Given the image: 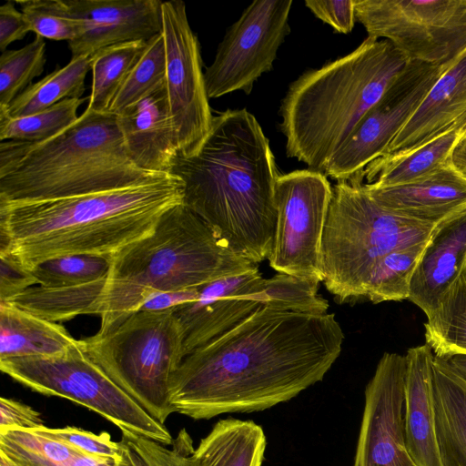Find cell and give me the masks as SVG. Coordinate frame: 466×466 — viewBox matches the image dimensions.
Listing matches in <instances>:
<instances>
[{"instance_id":"cell-39","label":"cell","mask_w":466,"mask_h":466,"mask_svg":"<svg viewBox=\"0 0 466 466\" xmlns=\"http://www.w3.org/2000/svg\"><path fill=\"white\" fill-rule=\"evenodd\" d=\"M32 431L42 436L63 442L88 455L116 460L122 451L121 442L112 441L110 434L106 431L95 434L72 426L56 429L44 427Z\"/></svg>"},{"instance_id":"cell-6","label":"cell","mask_w":466,"mask_h":466,"mask_svg":"<svg viewBox=\"0 0 466 466\" xmlns=\"http://www.w3.org/2000/svg\"><path fill=\"white\" fill-rule=\"evenodd\" d=\"M407 62L388 40L368 36L347 56L304 72L289 85L280 106L287 156L324 173Z\"/></svg>"},{"instance_id":"cell-33","label":"cell","mask_w":466,"mask_h":466,"mask_svg":"<svg viewBox=\"0 0 466 466\" xmlns=\"http://www.w3.org/2000/svg\"><path fill=\"white\" fill-rule=\"evenodd\" d=\"M319 281L277 273L265 279L256 299L269 308L309 315H325L329 302L319 293Z\"/></svg>"},{"instance_id":"cell-10","label":"cell","mask_w":466,"mask_h":466,"mask_svg":"<svg viewBox=\"0 0 466 466\" xmlns=\"http://www.w3.org/2000/svg\"><path fill=\"white\" fill-rule=\"evenodd\" d=\"M368 36L383 38L408 61L447 64L466 49V0H354Z\"/></svg>"},{"instance_id":"cell-20","label":"cell","mask_w":466,"mask_h":466,"mask_svg":"<svg viewBox=\"0 0 466 466\" xmlns=\"http://www.w3.org/2000/svg\"><path fill=\"white\" fill-rule=\"evenodd\" d=\"M364 187L383 208L420 221L439 224L466 210V178L451 163L408 184Z\"/></svg>"},{"instance_id":"cell-24","label":"cell","mask_w":466,"mask_h":466,"mask_svg":"<svg viewBox=\"0 0 466 466\" xmlns=\"http://www.w3.org/2000/svg\"><path fill=\"white\" fill-rule=\"evenodd\" d=\"M436 434L443 466H466V381L442 359L431 363Z\"/></svg>"},{"instance_id":"cell-7","label":"cell","mask_w":466,"mask_h":466,"mask_svg":"<svg viewBox=\"0 0 466 466\" xmlns=\"http://www.w3.org/2000/svg\"><path fill=\"white\" fill-rule=\"evenodd\" d=\"M437 225L383 208L361 179L338 181L321 241L322 282L339 303L364 299L379 262L394 250L427 242Z\"/></svg>"},{"instance_id":"cell-37","label":"cell","mask_w":466,"mask_h":466,"mask_svg":"<svg viewBox=\"0 0 466 466\" xmlns=\"http://www.w3.org/2000/svg\"><path fill=\"white\" fill-rule=\"evenodd\" d=\"M15 3L37 36L68 43L77 35L78 22L66 0H18Z\"/></svg>"},{"instance_id":"cell-15","label":"cell","mask_w":466,"mask_h":466,"mask_svg":"<svg viewBox=\"0 0 466 466\" xmlns=\"http://www.w3.org/2000/svg\"><path fill=\"white\" fill-rule=\"evenodd\" d=\"M406 356L385 352L364 392L353 466H418L404 431Z\"/></svg>"},{"instance_id":"cell-48","label":"cell","mask_w":466,"mask_h":466,"mask_svg":"<svg viewBox=\"0 0 466 466\" xmlns=\"http://www.w3.org/2000/svg\"><path fill=\"white\" fill-rule=\"evenodd\" d=\"M462 136L466 137V129H465V131L463 132Z\"/></svg>"},{"instance_id":"cell-44","label":"cell","mask_w":466,"mask_h":466,"mask_svg":"<svg viewBox=\"0 0 466 466\" xmlns=\"http://www.w3.org/2000/svg\"><path fill=\"white\" fill-rule=\"evenodd\" d=\"M199 289L157 292L146 299L139 310L157 311L174 309L181 305L196 300L199 296Z\"/></svg>"},{"instance_id":"cell-27","label":"cell","mask_w":466,"mask_h":466,"mask_svg":"<svg viewBox=\"0 0 466 466\" xmlns=\"http://www.w3.org/2000/svg\"><path fill=\"white\" fill-rule=\"evenodd\" d=\"M424 328L426 344L434 356L444 359L466 352V267L439 298Z\"/></svg>"},{"instance_id":"cell-42","label":"cell","mask_w":466,"mask_h":466,"mask_svg":"<svg viewBox=\"0 0 466 466\" xmlns=\"http://www.w3.org/2000/svg\"><path fill=\"white\" fill-rule=\"evenodd\" d=\"M46 427L40 413L20 401L1 397L0 431L14 429L36 430Z\"/></svg>"},{"instance_id":"cell-18","label":"cell","mask_w":466,"mask_h":466,"mask_svg":"<svg viewBox=\"0 0 466 466\" xmlns=\"http://www.w3.org/2000/svg\"><path fill=\"white\" fill-rule=\"evenodd\" d=\"M465 129L466 49L441 75L385 155L405 153L450 132L463 134Z\"/></svg>"},{"instance_id":"cell-11","label":"cell","mask_w":466,"mask_h":466,"mask_svg":"<svg viewBox=\"0 0 466 466\" xmlns=\"http://www.w3.org/2000/svg\"><path fill=\"white\" fill-rule=\"evenodd\" d=\"M332 198L324 173L302 169L276 182L277 224L269 266L278 273L323 281L320 248Z\"/></svg>"},{"instance_id":"cell-34","label":"cell","mask_w":466,"mask_h":466,"mask_svg":"<svg viewBox=\"0 0 466 466\" xmlns=\"http://www.w3.org/2000/svg\"><path fill=\"white\" fill-rule=\"evenodd\" d=\"M112 256L71 255L46 260L29 271L37 286L46 289L71 288L105 278Z\"/></svg>"},{"instance_id":"cell-40","label":"cell","mask_w":466,"mask_h":466,"mask_svg":"<svg viewBox=\"0 0 466 466\" xmlns=\"http://www.w3.org/2000/svg\"><path fill=\"white\" fill-rule=\"evenodd\" d=\"M304 4L336 32L348 34L352 31L356 21L354 0H306Z\"/></svg>"},{"instance_id":"cell-28","label":"cell","mask_w":466,"mask_h":466,"mask_svg":"<svg viewBox=\"0 0 466 466\" xmlns=\"http://www.w3.org/2000/svg\"><path fill=\"white\" fill-rule=\"evenodd\" d=\"M91 56L71 58L63 67H56L36 83L29 85L5 108L13 117L45 110L67 98H81L85 78L92 68Z\"/></svg>"},{"instance_id":"cell-35","label":"cell","mask_w":466,"mask_h":466,"mask_svg":"<svg viewBox=\"0 0 466 466\" xmlns=\"http://www.w3.org/2000/svg\"><path fill=\"white\" fill-rule=\"evenodd\" d=\"M166 80V46L163 34L147 47L116 95L109 112L118 115L127 106L147 96Z\"/></svg>"},{"instance_id":"cell-12","label":"cell","mask_w":466,"mask_h":466,"mask_svg":"<svg viewBox=\"0 0 466 466\" xmlns=\"http://www.w3.org/2000/svg\"><path fill=\"white\" fill-rule=\"evenodd\" d=\"M453 61L447 64L408 61L330 158L324 174L337 181H346L385 155L391 141Z\"/></svg>"},{"instance_id":"cell-45","label":"cell","mask_w":466,"mask_h":466,"mask_svg":"<svg viewBox=\"0 0 466 466\" xmlns=\"http://www.w3.org/2000/svg\"><path fill=\"white\" fill-rule=\"evenodd\" d=\"M452 167L466 178V137L461 136L451 154Z\"/></svg>"},{"instance_id":"cell-3","label":"cell","mask_w":466,"mask_h":466,"mask_svg":"<svg viewBox=\"0 0 466 466\" xmlns=\"http://www.w3.org/2000/svg\"><path fill=\"white\" fill-rule=\"evenodd\" d=\"M184 185L166 174L122 189L52 200L0 202V254L30 270L71 255L113 256L150 234L183 203Z\"/></svg>"},{"instance_id":"cell-31","label":"cell","mask_w":466,"mask_h":466,"mask_svg":"<svg viewBox=\"0 0 466 466\" xmlns=\"http://www.w3.org/2000/svg\"><path fill=\"white\" fill-rule=\"evenodd\" d=\"M0 453L15 466H73L77 450L32 430L0 431Z\"/></svg>"},{"instance_id":"cell-5","label":"cell","mask_w":466,"mask_h":466,"mask_svg":"<svg viewBox=\"0 0 466 466\" xmlns=\"http://www.w3.org/2000/svg\"><path fill=\"white\" fill-rule=\"evenodd\" d=\"M164 175L136 165L117 116L110 112L86 108L74 124L45 142L0 144V202L52 200L122 189Z\"/></svg>"},{"instance_id":"cell-4","label":"cell","mask_w":466,"mask_h":466,"mask_svg":"<svg viewBox=\"0 0 466 466\" xmlns=\"http://www.w3.org/2000/svg\"><path fill=\"white\" fill-rule=\"evenodd\" d=\"M234 252L184 203L167 210L154 230L112 256L91 314L106 333L157 292L192 289L258 268Z\"/></svg>"},{"instance_id":"cell-2","label":"cell","mask_w":466,"mask_h":466,"mask_svg":"<svg viewBox=\"0 0 466 466\" xmlns=\"http://www.w3.org/2000/svg\"><path fill=\"white\" fill-rule=\"evenodd\" d=\"M169 174L183 182V203L234 252L256 264L268 258L280 175L251 113L228 109L213 116L199 149L190 157L177 155Z\"/></svg>"},{"instance_id":"cell-9","label":"cell","mask_w":466,"mask_h":466,"mask_svg":"<svg viewBox=\"0 0 466 466\" xmlns=\"http://www.w3.org/2000/svg\"><path fill=\"white\" fill-rule=\"evenodd\" d=\"M1 370L46 396L67 399L98 413L121 431L171 445L167 428L118 387L79 343L62 355L0 360Z\"/></svg>"},{"instance_id":"cell-41","label":"cell","mask_w":466,"mask_h":466,"mask_svg":"<svg viewBox=\"0 0 466 466\" xmlns=\"http://www.w3.org/2000/svg\"><path fill=\"white\" fill-rule=\"evenodd\" d=\"M36 286L31 272L7 254H0V301H7Z\"/></svg>"},{"instance_id":"cell-26","label":"cell","mask_w":466,"mask_h":466,"mask_svg":"<svg viewBox=\"0 0 466 466\" xmlns=\"http://www.w3.org/2000/svg\"><path fill=\"white\" fill-rule=\"evenodd\" d=\"M462 136L450 132L410 151L384 155L360 174L376 187L408 184L421 179L450 165L454 147Z\"/></svg>"},{"instance_id":"cell-46","label":"cell","mask_w":466,"mask_h":466,"mask_svg":"<svg viewBox=\"0 0 466 466\" xmlns=\"http://www.w3.org/2000/svg\"><path fill=\"white\" fill-rule=\"evenodd\" d=\"M444 360L451 368L466 381V352L446 357Z\"/></svg>"},{"instance_id":"cell-13","label":"cell","mask_w":466,"mask_h":466,"mask_svg":"<svg viewBox=\"0 0 466 466\" xmlns=\"http://www.w3.org/2000/svg\"><path fill=\"white\" fill-rule=\"evenodd\" d=\"M292 0H255L228 28L204 79L208 98L240 90L248 95L258 77L273 67L289 34Z\"/></svg>"},{"instance_id":"cell-22","label":"cell","mask_w":466,"mask_h":466,"mask_svg":"<svg viewBox=\"0 0 466 466\" xmlns=\"http://www.w3.org/2000/svg\"><path fill=\"white\" fill-rule=\"evenodd\" d=\"M404 431L408 451L418 466H443L436 434L431 363L434 354L424 345L407 351Z\"/></svg>"},{"instance_id":"cell-47","label":"cell","mask_w":466,"mask_h":466,"mask_svg":"<svg viewBox=\"0 0 466 466\" xmlns=\"http://www.w3.org/2000/svg\"><path fill=\"white\" fill-rule=\"evenodd\" d=\"M122 451L120 455L115 460L113 466H137L132 461L126 444L120 441Z\"/></svg>"},{"instance_id":"cell-30","label":"cell","mask_w":466,"mask_h":466,"mask_svg":"<svg viewBox=\"0 0 466 466\" xmlns=\"http://www.w3.org/2000/svg\"><path fill=\"white\" fill-rule=\"evenodd\" d=\"M87 97L67 98L37 113L11 116L0 108V140L41 143L57 136L77 119V109Z\"/></svg>"},{"instance_id":"cell-29","label":"cell","mask_w":466,"mask_h":466,"mask_svg":"<svg viewBox=\"0 0 466 466\" xmlns=\"http://www.w3.org/2000/svg\"><path fill=\"white\" fill-rule=\"evenodd\" d=\"M147 42L137 41L105 47L92 55V86L87 110L109 112L110 106L143 55Z\"/></svg>"},{"instance_id":"cell-36","label":"cell","mask_w":466,"mask_h":466,"mask_svg":"<svg viewBox=\"0 0 466 466\" xmlns=\"http://www.w3.org/2000/svg\"><path fill=\"white\" fill-rule=\"evenodd\" d=\"M46 43L35 36L19 49L5 50L0 56V108L8 107L29 83L44 71Z\"/></svg>"},{"instance_id":"cell-21","label":"cell","mask_w":466,"mask_h":466,"mask_svg":"<svg viewBox=\"0 0 466 466\" xmlns=\"http://www.w3.org/2000/svg\"><path fill=\"white\" fill-rule=\"evenodd\" d=\"M466 267V210L439 223L425 244L408 299L426 316Z\"/></svg>"},{"instance_id":"cell-23","label":"cell","mask_w":466,"mask_h":466,"mask_svg":"<svg viewBox=\"0 0 466 466\" xmlns=\"http://www.w3.org/2000/svg\"><path fill=\"white\" fill-rule=\"evenodd\" d=\"M78 343L62 325L0 302V360L58 356Z\"/></svg>"},{"instance_id":"cell-32","label":"cell","mask_w":466,"mask_h":466,"mask_svg":"<svg viewBox=\"0 0 466 466\" xmlns=\"http://www.w3.org/2000/svg\"><path fill=\"white\" fill-rule=\"evenodd\" d=\"M425 244L397 249L386 255L371 273L364 299L374 304L408 299L412 275Z\"/></svg>"},{"instance_id":"cell-19","label":"cell","mask_w":466,"mask_h":466,"mask_svg":"<svg viewBox=\"0 0 466 466\" xmlns=\"http://www.w3.org/2000/svg\"><path fill=\"white\" fill-rule=\"evenodd\" d=\"M116 116L127 152L136 165L152 173L168 174L178 147L166 80Z\"/></svg>"},{"instance_id":"cell-8","label":"cell","mask_w":466,"mask_h":466,"mask_svg":"<svg viewBox=\"0 0 466 466\" xmlns=\"http://www.w3.org/2000/svg\"><path fill=\"white\" fill-rule=\"evenodd\" d=\"M84 351L148 414L165 423L176 412L169 382L184 360L173 309L138 310L106 333L81 339Z\"/></svg>"},{"instance_id":"cell-16","label":"cell","mask_w":466,"mask_h":466,"mask_svg":"<svg viewBox=\"0 0 466 466\" xmlns=\"http://www.w3.org/2000/svg\"><path fill=\"white\" fill-rule=\"evenodd\" d=\"M258 268L204 285L198 298L173 309L183 333L184 357L228 332L262 305Z\"/></svg>"},{"instance_id":"cell-25","label":"cell","mask_w":466,"mask_h":466,"mask_svg":"<svg viewBox=\"0 0 466 466\" xmlns=\"http://www.w3.org/2000/svg\"><path fill=\"white\" fill-rule=\"evenodd\" d=\"M267 446L262 427L253 420L217 421L194 449L196 466H261Z\"/></svg>"},{"instance_id":"cell-17","label":"cell","mask_w":466,"mask_h":466,"mask_svg":"<svg viewBox=\"0 0 466 466\" xmlns=\"http://www.w3.org/2000/svg\"><path fill=\"white\" fill-rule=\"evenodd\" d=\"M78 22L68 42L72 58L114 45L146 41L162 33L160 0H66Z\"/></svg>"},{"instance_id":"cell-1","label":"cell","mask_w":466,"mask_h":466,"mask_svg":"<svg viewBox=\"0 0 466 466\" xmlns=\"http://www.w3.org/2000/svg\"><path fill=\"white\" fill-rule=\"evenodd\" d=\"M344 338L333 313L261 306L184 358L170 378V403L193 420L272 408L321 381Z\"/></svg>"},{"instance_id":"cell-38","label":"cell","mask_w":466,"mask_h":466,"mask_svg":"<svg viewBox=\"0 0 466 466\" xmlns=\"http://www.w3.org/2000/svg\"><path fill=\"white\" fill-rule=\"evenodd\" d=\"M121 441L137 466H196L193 441L182 429L173 439L171 448L133 433L122 432Z\"/></svg>"},{"instance_id":"cell-43","label":"cell","mask_w":466,"mask_h":466,"mask_svg":"<svg viewBox=\"0 0 466 466\" xmlns=\"http://www.w3.org/2000/svg\"><path fill=\"white\" fill-rule=\"evenodd\" d=\"M31 31L28 22L21 11L15 6V2L7 1L0 6V51L23 39Z\"/></svg>"},{"instance_id":"cell-14","label":"cell","mask_w":466,"mask_h":466,"mask_svg":"<svg viewBox=\"0 0 466 466\" xmlns=\"http://www.w3.org/2000/svg\"><path fill=\"white\" fill-rule=\"evenodd\" d=\"M166 87L177 133L178 155L190 157L208 137L213 116L208 103L200 46L183 1H163Z\"/></svg>"}]
</instances>
